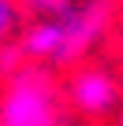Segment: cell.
Returning a JSON list of instances; mask_svg holds the SVG:
<instances>
[{"mask_svg":"<svg viewBox=\"0 0 123 126\" xmlns=\"http://www.w3.org/2000/svg\"><path fill=\"white\" fill-rule=\"evenodd\" d=\"M19 22H23V0H0V45H8Z\"/></svg>","mask_w":123,"mask_h":126,"instance_id":"obj_4","label":"cell"},{"mask_svg":"<svg viewBox=\"0 0 123 126\" xmlns=\"http://www.w3.org/2000/svg\"><path fill=\"white\" fill-rule=\"evenodd\" d=\"M67 96L75 104L78 115L86 119H104L116 111L119 104V85L108 71H97V67H82L71 74V85H67Z\"/></svg>","mask_w":123,"mask_h":126,"instance_id":"obj_3","label":"cell"},{"mask_svg":"<svg viewBox=\"0 0 123 126\" xmlns=\"http://www.w3.org/2000/svg\"><path fill=\"white\" fill-rule=\"evenodd\" d=\"M60 119V89L49 63L26 59L19 71L8 74L0 96V126H56Z\"/></svg>","mask_w":123,"mask_h":126,"instance_id":"obj_2","label":"cell"},{"mask_svg":"<svg viewBox=\"0 0 123 126\" xmlns=\"http://www.w3.org/2000/svg\"><path fill=\"white\" fill-rule=\"evenodd\" d=\"M56 126H75V122H67V119H60V122H56Z\"/></svg>","mask_w":123,"mask_h":126,"instance_id":"obj_6","label":"cell"},{"mask_svg":"<svg viewBox=\"0 0 123 126\" xmlns=\"http://www.w3.org/2000/svg\"><path fill=\"white\" fill-rule=\"evenodd\" d=\"M64 4H67V0H23V11H30L37 19V15H49V11L64 8Z\"/></svg>","mask_w":123,"mask_h":126,"instance_id":"obj_5","label":"cell"},{"mask_svg":"<svg viewBox=\"0 0 123 126\" xmlns=\"http://www.w3.org/2000/svg\"><path fill=\"white\" fill-rule=\"evenodd\" d=\"M112 11V0H67L64 8L34 19V26L19 37V48L26 59L49 63V67L78 63L108 33Z\"/></svg>","mask_w":123,"mask_h":126,"instance_id":"obj_1","label":"cell"},{"mask_svg":"<svg viewBox=\"0 0 123 126\" xmlns=\"http://www.w3.org/2000/svg\"><path fill=\"white\" fill-rule=\"evenodd\" d=\"M119 126H123V115H119Z\"/></svg>","mask_w":123,"mask_h":126,"instance_id":"obj_7","label":"cell"}]
</instances>
